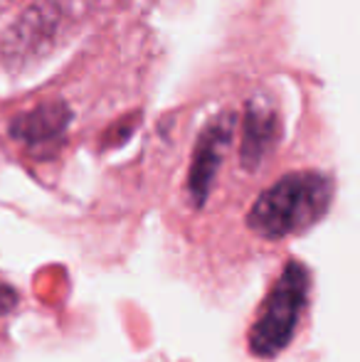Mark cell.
<instances>
[{
    "mask_svg": "<svg viewBox=\"0 0 360 362\" xmlns=\"http://www.w3.org/2000/svg\"><path fill=\"white\" fill-rule=\"evenodd\" d=\"M69 124V109L62 101L42 104L28 114L18 116L10 126V134L18 144L30 151H50L57 148L64 139Z\"/></svg>",
    "mask_w": 360,
    "mask_h": 362,
    "instance_id": "4",
    "label": "cell"
},
{
    "mask_svg": "<svg viewBox=\"0 0 360 362\" xmlns=\"http://www.w3.org/2000/svg\"><path fill=\"white\" fill-rule=\"evenodd\" d=\"M230 139H232V116H220V119H215L202 131L195 148V156H192L190 182H187V190H190L195 205L205 202L212 180H215L217 165H220L222 153H225Z\"/></svg>",
    "mask_w": 360,
    "mask_h": 362,
    "instance_id": "3",
    "label": "cell"
},
{
    "mask_svg": "<svg viewBox=\"0 0 360 362\" xmlns=\"http://www.w3.org/2000/svg\"><path fill=\"white\" fill-rule=\"evenodd\" d=\"M279 141V121L274 111L265 106H255L245 116L242 131V163L247 168H257L267 158V153Z\"/></svg>",
    "mask_w": 360,
    "mask_h": 362,
    "instance_id": "5",
    "label": "cell"
},
{
    "mask_svg": "<svg viewBox=\"0 0 360 362\" xmlns=\"http://www.w3.org/2000/svg\"><path fill=\"white\" fill-rule=\"evenodd\" d=\"M311 296V272L306 264L289 262L281 276L274 281L269 296L262 303L255 323L250 328V353L255 358L269 360L289 348L298 330L303 310Z\"/></svg>",
    "mask_w": 360,
    "mask_h": 362,
    "instance_id": "2",
    "label": "cell"
},
{
    "mask_svg": "<svg viewBox=\"0 0 360 362\" xmlns=\"http://www.w3.org/2000/svg\"><path fill=\"white\" fill-rule=\"evenodd\" d=\"M18 300H20L18 291L13 286H8V284H0V318H5V315L13 310L15 305H18Z\"/></svg>",
    "mask_w": 360,
    "mask_h": 362,
    "instance_id": "6",
    "label": "cell"
},
{
    "mask_svg": "<svg viewBox=\"0 0 360 362\" xmlns=\"http://www.w3.org/2000/svg\"><path fill=\"white\" fill-rule=\"evenodd\" d=\"M333 202V182L321 173H291L277 180L252 205L247 224L262 239H286L311 229Z\"/></svg>",
    "mask_w": 360,
    "mask_h": 362,
    "instance_id": "1",
    "label": "cell"
}]
</instances>
